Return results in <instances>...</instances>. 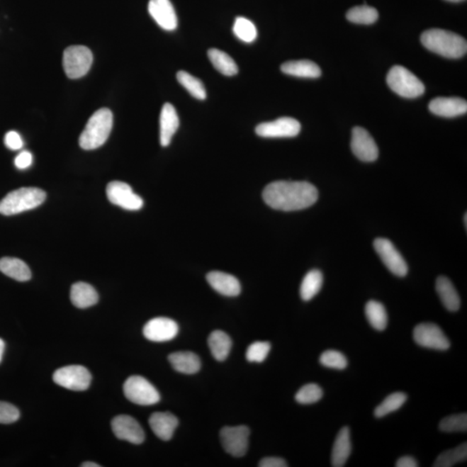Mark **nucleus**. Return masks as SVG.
Listing matches in <instances>:
<instances>
[{
	"label": "nucleus",
	"mask_w": 467,
	"mask_h": 467,
	"mask_svg": "<svg viewBox=\"0 0 467 467\" xmlns=\"http://www.w3.org/2000/svg\"><path fill=\"white\" fill-rule=\"evenodd\" d=\"M262 198L274 210L294 211L313 206L319 198V192L308 182L276 181L266 186Z\"/></svg>",
	"instance_id": "1"
},
{
	"label": "nucleus",
	"mask_w": 467,
	"mask_h": 467,
	"mask_svg": "<svg viewBox=\"0 0 467 467\" xmlns=\"http://www.w3.org/2000/svg\"><path fill=\"white\" fill-rule=\"evenodd\" d=\"M422 44L430 52L447 58L457 59L464 57L467 52V43L464 38L452 31L431 29L424 31Z\"/></svg>",
	"instance_id": "2"
},
{
	"label": "nucleus",
	"mask_w": 467,
	"mask_h": 467,
	"mask_svg": "<svg viewBox=\"0 0 467 467\" xmlns=\"http://www.w3.org/2000/svg\"><path fill=\"white\" fill-rule=\"evenodd\" d=\"M113 113L108 108H101L90 117L79 138L84 150H95L108 140L113 128Z\"/></svg>",
	"instance_id": "3"
},
{
	"label": "nucleus",
	"mask_w": 467,
	"mask_h": 467,
	"mask_svg": "<svg viewBox=\"0 0 467 467\" xmlns=\"http://www.w3.org/2000/svg\"><path fill=\"white\" fill-rule=\"evenodd\" d=\"M46 193L35 187H25L8 193L0 201V214L13 215L35 209L45 202Z\"/></svg>",
	"instance_id": "4"
},
{
	"label": "nucleus",
	"mask_w": 467,
	"mask_h": 467,
	"mask_svg": "<svg viewBox=\"0 0 467 467\" xmlns=\"http://www.w3.org/2000/svg\"><path fill=\"white\" fill-rule=\"evenodd\" d=\"M387 84L395 94L404 98H417L425 92L424 84L403 66L392 67L387 76Z\"/></svg>",
	"instance_id": "5"
},
{
	"label": "nucleus",
	"mask_w": 467,
	"mask_h": 467,
	"mask_svg": "<svg viewBox=\"0 0 467 467\" xmlns=\"http://www.w3.org/2000/svg\"><path fill=\"white\" fill-rule=\"evenodd\" d=\"M93 64V54L88 47L72 45L64 50L62 65L67 77L78 79L86 76Z\"/></svg>",
	"instance_id": "6"
},
{
	"label": "nucleus",
	"mask_w": 467,
	"mask_h": 467,
	"mask_svg": "<svg viewBox=\"0 0 467 467\" xmlns=\"http://www.w3.org/2000/svg\"><path fill=\"white\" fill-rule=\"evenodd\" d=\"M123 390L129 401L141 406L154 405L160 400L159 391L143 376H130L125 381Z\"/></svg>",
	"instance_id": "7"
},
{
	"label": "nucleus",
	"mask_w": 467,
	"mask_h": 467,
	"mask_svg": "<svg viewBox=\"0 0 467 467\" xmlns=\"http://www.w3.org/2000/svg\"><path fill=\"white\" fill-rule=\"evenodd\" d=\"M53 380L59 386L68 390L84 391L88 390L91 383L92 376L88 368L81 365H69L55 371Z\"/></svg>",
	"instance_id": "8"
},
{
	"label": "nucleus",
	"mask_w": 467,
	"mask_h": 467,
	"mask_svg": "<svg viewBox=\"0 0 467 467\" xmlns=\"http://www.w3.org/2000/svg\"><path fill=\"white\" fill-rule=\"evenodd\" d=\"M249 429L246 426L225 427L220 439L226 452L234 457H242L248 451Z\"/></svg>",
	"instance_id": "9"
},
{
	"label": "nucleus",
	"mask_w": 467,
	"mask_h": 467,
	"mask_svg": "<svg viewBox=\"0 0 467 467\" xmlns=\"http://www.w3.org/2000/svg\"><path fill=\"white\" fill-rule=\"evenodd\" d=\"M374 248L381 260L392 274L398 277L407 276L409 271L407 262L393 243L386 238H378L374 242Z\"/></svg>",
	"instance_id": "10"
},
{
	"label": "nucleus",
	"mask_w": 467,
	"mask_h": 467,
	"mask_svg": "<svg viewBox=\"0 0 467 467\" xmlns=\"http://www.w3.org/2000/svg\"><path fill=\"white\" fill-rule=\"evenodd\" d=\"M413 337L415 342L420 347L438 351H446L450 347V341L435 324H419L414 329Z\"/></svg>",
	"instance_id": "11"
},
{
	"label": "nucleus",
	"mask_w": 467,
	"mask_h": 467,
	"mask_svg": "<svg viewBox=\"0 0 467 467\" xmlns=\"http://www.w3.org/2000/svg\"><path fill=\"white\" fill-rule=\"evenodd\" d=\"M301 125L293 118L282 117L270 123L258 125L257 135L263 138H292L299 135Z\"/></svg>",
	"instance_id": "12"
},
{
	"label": "nucleus",
	"mask_w": 467,
	"mask_h": 467,
	"mask_svg": "<svg viewBox=\"0 0 467 467\" xmlns=\"http://www.w3.org/2000/svg\"><path fill=\"white\" fill-rule=\"evenodd\" d=\"M107 197L113 205L127 210H139L143 207V199L135 193L129 184L113 181L107 186Z\"/></svg>",
	"instance_id": "13"
},
{
	"label": "nucleus",
	"mask_w": 467,
	"mask_h": 467,
	"mask_svg": "<svg viewBox=\"0 0 467 467\" xmlns=\"http://www.w3.org/2000/svg\"><path fill=\"white\" fill-rule=\"evenodd\" d=\"M351 146L353 154L364 162H373L378 158V147L374 139L363 128H353Z\"/></svg>",
	"instance_id": "14"
},
{
	"label": "nucleus",
	"mask_w": 467,
	"mask_h": 467,
	"mask_svg": "<svg viewBox=\"0 0 467 467\" xmlns=\"http://www.w3.org/2000/svg\"><path fill=\"white\" fill-rule=\"evenodd\" d=\"M112 429L118 439L141 444L145 441V433L140 423L130 415H120L113 419Z\"/></svg>",
	"instance_id": "15"
},
{
	"label": "nucleus",
	"mask_w": 467,
	"mask_h": 467,
	"mask_svg": "<svg viewBox=\"0 0 467 467\" xmlns=\"http://www.w3.org/2000/svg\"><path fill=\"white\" fill-rule=\"evenodd\" d=\"M179 325L169 317H159L149 320L143 329L146 339L154 342H166L174 339L179 333Z\"/></svg>",
	"instance_id": "16"
},
{
	"label": "nucleus",
	"mask_w": 467,
	"mask_h": 467,
	"mask_svg": "<svg viewBox=\"0 0 467 467\" xmlns=\"http://www.w3.org/2000/svg\"><path fill=\"white\" fill-rule=\"evenodd\" d=\"M148 11L161 28L171 31L178 27V18L170 0H150Z\"/></svg>",
	"instance_id": "17"
},
{
	"label": "nucleus",
	"mask_w": 467,
	"mask_h": 467,
	"mask_svg": "<svg viewBox=\"0 0 467 467\" xmlns=\"http://www.w3.org/2000/svg\"><path fill=\"white\" fill-rule=\"evenodd\" d=\"M429 110L438 116L454 118L467 112V103L458 97H438L432 100Z\"/></svg>",
	"instance_id": "18"
},
{
	"label": "nucleus",
	"mask_w": 467,
	"mask_h": 467,
	"mask_svg": "<svg viewBox=\"0 0 467 467\" xmlns=\"http://www.w3.org/2000/svg\"><path fill=\"white\" fill-rule=\"evenodd\" d=\"M206 278L211 288L222 296L235 297L241 293L240 282L231 274L213 271L207 274Z\"/></svg>",
	"instance_id": "19"
},
{
	"label": "nucleus",
	"mask_w": 467,
	"mask_h": 467,
	"mask_svg": "<svg viewBox=\"0 0 467 467\" xmlns=\"http://www.w3.org/2000/svg\"><path fill=\"white\" fill-rule=\"evenodd\" d=\"M149 425L156 437L167 441L174 437V432L179 426V420L169 412H156L149 418Z\"/></svg>",
	"instance_id": "20"
},
{
	"label": "nucleus",
	"mask_w": 467,
	"mask_h": 467,
	"mask_svg": "<svg viewBox=\"0 0 467 467\" xmlns=\"http://www.w3.org/2000/svg\"><path fill=\"white\" fill-rule=\"evenodd\" d=\"M159 125L161 146L167 147L179 127L178 113L171 103L163 106L160 113Z\"/></svg>",
	"instance_id": "21"
},
{
	"label": "nucleus",
	"mask_w": 467,
	"mask_h": 467,
	"mask_svg": "<svg viewBox=\"0 0 467 467\" xmlns=\"http://www.w3.org/2000/svg\"><path fill=\"white\" fill-rule=\"evenodd\" d=\"M351 454V433L349 427H344L337 434L332 453V466L342 467Z\"/></svg>",
	"instance_id": "22"
},
{
	"label": "nucleus",
	"mask_w": 467,
	"mask_h": 467,
	"mask_svg": "<svg viewBox=\"0 0 467 467\" xmlns=\"http://www.w3.org/2000/svg\"><path fill=\"white\" fill-rule=\"evenodd\" d=\"M169 362L174 370L183 374H196L201 368V361L197 354L190 351L171 353L168 356Z\"/></svg>",
	"instance_id": "23"
},
{
	"label": "nucleus",
	"mask_w": 467,
	"mask_h": 467,
	"mask_svg": "<svg viewBox=\"0 0 467 467\" xmlns=\"http://www.w3.org/2000/svg\"><path fill=\"white\" fill-rule=\"evenodd\" d=\"M70 300L74 307L84 309L96 305L99 300V296L91 285L77 282L72 286Z\"/></svg>",
	"instance_id": "24"
},
{
	"label": "nucleus",
	"mask_w": 467,
	"mask_h": 467,
	"mask_svg": "<svg viewBox=\"0 0 467 467\" xmlns=\"http://www.w3.org/2000/svg\"><path fill=\"white\" fill-rule=\"evenodd\" d=\"M281 72L289 76L301 78H317L321 69L315 62L309 60L289 61L281 67Z\"/></svg>",
	"instance_id": "25"
},
{
	"label": "nucleus",
	"mask_w": 467,
	"mask_h": 467,
	"mask_svg": "<svg viewBox=\"0 0 467 467\" xmlns=\"http://www.w3.org/2000/svg\"><path fill=\"white\" fill-rule=\"evenodd\" d=\"M437 291L442 304L450 312H457L461 308L460 296L449 278L439 276L437 281Z\"/></svg>",
	"instance_id": "26"
},
{
	"label": "nucleus",
	"mask_w": 467,
	"mask_h": 467,
	"mask_svg": "<svg viewBox=\"0 0 467 467\" xmlns=\"http://www.w3.org/2000/svg\"><path fill=\"white\" fill-rule=\"evenodd\" d=\"M0 272L18 281L30 280L31 272L25 261L18 258L4 257L0 259Z\"/></svg>",
	"instance_id": "27"
},
{
	"label": "nucleus",
	"mask_w": 467,
	"mask_h": 467,
	"mask_svg": "<svg viewBox=\"0 0 467 467\" xmlns=\"http://www.w3.org/2000/svg\"><path fill=\"white\" fill-rule=\"evenodd\" d=\"M208 344H209L211 354L215 359L223 361L230 354L231 347H232V340L225 332L214 331L210 333L209 339H208Z\"/></svg>",
	"instance_id": "28"
},
{
	"label": "nucleus",
	"mask_w": 467,
	"mask_h": 467,
	"mask_svg": "<svg viewBox=\"0 0 467 467\" xmlns=\"http://www.w3.org/2000/svg\"><path fill=\"white\" fill-rule=\"evenodd\" d=\"M208 57L215 68L225 76L232 77L238 73V67L234 59L222 50L210 49L208 52Z\"/></svg>",
	"instance_id": "29"
},
{
	"label": "nucleus",
	"mask_w": 467,
	"mask_h": 467,
	"mask_svg": "<svg viewBox=\"0 0 467 467\" xmlns=\"http://www.w3.org/2000/svg\"><path fill=\"white\" fill-rule=\"evenodd\" d=\"M323 285V274L320 270L310 271L302 281L300 286V296L302 300L309 301L320 293Z\"/></svg>",
	"instance_id": "30"
},
{
	"label": "nucleus",
	"mask_w": 467,
	"mask_h": 467,
	"mask_svg": "<svg viewBox=\"0 0 467 467\" xmlns=\"http://www.w3.org/2000/svg\"><path fill=\"white\" fill-rule=\"evenodd\" d=\"M365 314L371 327L376 331L382 332L386 329L388 315L382 303L376 300L368 301L365 307Z\"/></svg>",
	"instance_id": "31"
},
{
	"label": "nucleus",
	"mask_w": 467,
	"mask_h": 467,
	"mask_svg": "<svg viewBox=\"0 0 467 467\" xmlns=\"http://www.w3.org/2000/svg\"><path fill=\"white\" fill-rule=\"evenodd\" d=\"M176 79L196 99L202 101L206 99L205 85L198 78L191 76L186 72H179L176 74Z\"/></svg>",
	"instance_id": "32"
},
{
	"label": "nucleus",
	"mask_w": 467,
	"mask_h": 467,
	"mask_svg": "<svg viewBox=\"0 0 467 467\" xmlns=\"http://www.w3.org/2000/svg\"><path fill=\"white\" fill-rule=\"evenodd\" d=\"M378 18V10L366 5L353 7L347 13L349 21L359 25H372Z\"/></svg>",
	"instance_id": "33"
},
{
	"label": "nucleus",
	"mask_w": 467,
	"mask_h": 467,
	"mask_svg": "<svg viewBox=\"0 0 467 467\" xmlns=\"http://www.w3.org/2000/svg\"><path fill=\"white\" fill-rule=\"evenodd\" d=\"M467 458V444L462 443L461 445L452 450H447L439 454L433 466L434 467H450L457 463L464 462Z\"/></svg>",
	"instance_id": "34"
},
{
	"label": "nucleus",
	"mask_w": 467,
	"mask_h": 467,
	"mask_svg": "<svg viewBox=\"0 0 467 467\" xmlns=\"http://www.w3.org/2000/svg\"><path fill=\"white\" fill-rule=\"evenodd\" d=\"M407 396L402 392H396L388 396L384 401L376 407L374 415L376 418H382L392 412L398 410L407 401Z\"/></svg>",
	"instance_id": "35"
},
{
	"label": "nucleus",
	"mask_w": 467,
	"mask_h": 467,
	"mask_svg": "<svg viewBox=\"0 0 467 467\" xmlns=\"http://www.w3.org/2000/svg\"><path fill=\"white\" fill-rule=\"evenodd\" d=\"M233 31L235 36L245 43H252L257 37L256 26L249 19L242 17L235 19Z\"/></svg>",
	"instance_id": "36"
},
{
	"label": "nucleus",
	"mask_w": 467,
	"mask_h": 467,
	"mask_svg": "<svg viewBox=\"0 0 467 467\" xmlns=\"http://www.w3.org/2000/svg\"><path fill=\"white\" fill-rule=\"evenodd\" d=\"M439 430L445 433H456V432H466L467 415L460 414L447 416L439 422Z\"/></svg>",
	"instance_id": "37"
},
{
	"label": "nucleus",
	"mask_w": 467,
	"mask_h": 467,
	"mask_svg": "<svg viewBox=\"0 0 467 467\" xmlns=\"http://www.w3.org/2000/svg\"><path fill=\"white\" fill-rule=\"evenodd\" d=\"M322 396H323L322 388L315 383H309L297 392L296 399L300 404H312L319 402Z\"/></svg>",
	"instance_id": "38"
},
{
	"label": "nucleus",
	"mask_w": 467,
	"mask_h": 467,
	"mask_svg": "<svg viewBox=\"0 0 467 467\" xmlns=\"http://www.w3.org/2000/svg\"><path fill=\"white\" fill-rule=\"evenodd\" d=\"M320 364L325 367L344 370L347 367V359L342 353L337 351H327L320 356Z\"/></svg>",
	"instance_id": "39"
},
{
	"label": "nucleus",
	"mask_w": 467,
	"mask_h": 467,
	"mask_svg": "<svg viewBox=\"0 0 467 467\" xmlns=\"http://www.w3.org/2000/svg\"><path fill=\"white\" fill-rule=\"evenodd\" d=\"M270 350V343L258 341L249 345L246 352V358L249 362L261 363L266 359Z\"/></svg>",
	"instance_id": "40"
},
{
	"label": "nucleus",
	"mask_w": 467,
	"mask_h": 467,
	"mask_svg": "<svg viewBox=\"0 0 467 467\" xmlns=\"http://www.w3.org/2000/svg\"><path fill=\"white\" fill-rule=\"evenodd\" d=\"M21 417L19 410L13 404L0 402V423L11 424Z\"/></svg>",
	"instance_id": "41"
},
{
	"label": "nucleus",
	"mask_w": 467,
	"mask_h": 467,
	"mask_svg": "<svg viewBox=\"0 0 467 467\" xmlns=\"http://www.w3.org/2000/svg\"><path fill=\"white\" fill-rule=\"evenodd\" d=\"M5 144L7 148L11 150L17 151L23 146V140L21 135L17 132H8L5 137Z\"/></svg>",
	"instance_id": "42"
},
{
	"label": "nucleus",
	"mask_w": 467,
	"mask_h": 467,
	"mask_svg": "<svg viewBox=\"0 0 467 467\" xmlns=\"http://www.w3.org/2000/svg\"><path fill=\"white\" fill-rule=\"evenodd\" d=\"M33 160V154L28 151H23L16 157L15 166L19 169V170H25V169L31 166Z\"/></svg>",
	"instance_id": "43"
},
{
	"label": "nucleus",
	"mask_w": 467,
	"mask_h": 467,
	"mask_svg": "<svg viewBox=\"0 0 467 467\" xmlns=\"http://www.w3.org/2000/svg\"><path fill=\"white\" fill-rule=\"evenodd\" d=\"M260 467H286L288 466L283 458L278 457H266L259 463Z\"/></svg>",
	"instance_id": "44"
},
{
	"label": "nucleus",
	"mask_w": 467,
	"mask_h": 467,
	"mask_svg": "<svg viewBox=\"0 0 467 467\" xmlns=\"http://www.w3.org/2000/svg\"><path fill=\"white\" fill-rule=\"evenodd\" d=\"M396 467H417V461L411 456H404L400 458L395 464Z\"/></svg>",
	"instance_id": "45"
},
{
	"label": "nucleus",
	"mask_w": 467,
	"mask_h": 467,
	"mask_svg": "<svg viewBox=\"0 0 467 467\" xmlns=\"http://www.w3.org/2000/svg\"><path fill=\"white\" fill-rule=\"evenodd\" d=\"M4 351H5V342L0 339V363H1Z\"/></svg>",
	"instance_id": "46"
},
{
	"label": "nucleus",
	"mask_w": 467,
	"mask_h": 467,
	"mask_svg": "<svg viewBox=\"0 0 467 467\" xmlns=\"http://www.w3.org/2000/svg\"><path fill=\"white\" fill-rule=\"evenodd\" d=\"M82 467H100L101 466L96 464V463L94 462H84V464L81 465Z\"/></svg>",
	"instance_id": "47"
},
{
	"label": "nucleus",
	"mask_w": 467,
	"mask_h": 467,
	"mask_svg": "<svg viewBox=\"0 0 467 467\" xmlns=\"http://www.w3.org/2000/svg\"><path fill=\"white\" fill-rule=\"evenodd\" d=\"M446 1L457 3V2L464 1V0H446Z\"/></svg>",
	"instance_id": "48"
},
{
	"label": "nucleus",
	"mask_w": 467,
	"mask_h": 467,
	"mask_svg": "<svg viewBox=\"0 0 467 467\" xmlns=\"http://www.w3.org/2000/svg\"><path fill=\"white\" fill-rule=\"evenodd\" d=\"M466 217H467V214L466 213V214H465V225H466V226H467V221H466L467 218H466Z\"/></svg>",
	"instance_id": "49"
}]
</instances>
